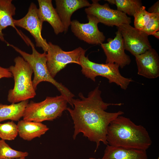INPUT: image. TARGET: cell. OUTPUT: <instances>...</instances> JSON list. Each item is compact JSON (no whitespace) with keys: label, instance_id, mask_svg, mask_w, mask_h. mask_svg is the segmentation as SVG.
I'll return each instance as SVG.
<instances>
[{"label":"cell","instance_id":"6da1fadb","mask_svg":"<svg viewBox=\"0 0 159 159\" xmlns=\"http://www.w3.org/2000/svg\"><path fill=\"white\" fill-rule=\"evenodd\" d=\"M101 91L99 86L89 92L87 97L81 93L80 98L72 99L73 109L67 107L73 122L74 131L73 137L75 139L77 135L82 133L83 136L96 144V152L101 142L107 145L106 136L108 127L110 122L124 112L119 111L110 112L105 110L110 105L119 106L123 104L107 103L103 101L101 97Z\"/></svg>","mask_w":159,"mask_h":159},{"label":"cell","instance_id":"7a4b0ae2","mask_svg":"<svg viewBox=\"0 0 159 159\" xmlns=\"http://www.w3.org/2000/svg\"><path fill=\"white\" fill-rule=\"evenodd\" d=\"M109 145L126 149L146 150L152 141L146 129L130 119L120 115L112 120L107 129Z\"/></svg>","mask_w":159,"mask_h":159},{"label":"cell","instance_id":"3957f363","mask_svg":"<svg viewBox=\"0 0 159 159\" xmlns=\"http://www.w3.org/2000/svg\"><path fill=\"white\" fill-rule=\"evenodd\" d=\"M21 33L24 38V40L32 48V54H28L8 42L7 44L19 53L31 67L34 74L32 83L34 89L35 90L37 89L38 85L41 82H49L54 85L61 94L67 98L68 103L71 105L72 100L74 95L67 88L62 84L57 82L51 75L47 66V53L44 52L41 53L38 52L30 39Z\"/></svg>","mask_w":159,"mask_h":159},{"label":"cell","instance_id":"277c9868","mask_svg":"<svg viewBox=\"0 0 159 159\" xmlns=\"http://www.w3.org/2000/svg\"><path fill=\"white\" fill-rule=\"evenodd\" d=\"M14 65L9 68L14 80L13 88L8 93L7 100L16 103L32 98L36 95L32 77L33 73L30 65L22 57L18 56L14 59Z\"/></svg>","mask_w":159,"mask_h":159},{"label":"cell","instance_id":"5b68a950","mask_svg":"<svg viewBox=\"0 0 159 159\" xmlns=\"http://www.w3.org/2000/svg\"><path fill=\"white\" fill-rule=\"evenodd\" d=\"M68 103L67 98L61 94L54 97H47L40 102L31 101L25 109L23 120L41 122L53 120L61 116L63 111L67 110Z\"/></svg>","mask_w":159,"mask_h":159},{"label":"cell","instance_id":"8992f818","mask_svg":"<svg viewBox=\"0 0 159 159\" xmlns=\"http://www.w3.org/2000/svg\"><path fill=\"white\" fill-rule=\"evenodd\" d=\"M83 53L80 59V65L82 73L87 77L94 82L95 78L101 76L107 79L109 83H114L123 90H126L133 80L131 78L125 77L120 73L119 66L115 64H99L90 60Z\"/></svg>","mask_w":159,"mask_h":159},{"label":"cell","instance_id":"52a82bcc","mask_svg":"<svg viewBox=\"0 0 159 159\" xmlns=\"http://www.w3.org/2000/svg\"><path fill=\"white\" fill-rule=\"evenodd\" d=\"M47 53V66L53 78L57 74L70 63L80 65V59L86 50L80 47L71 51H65L58 46L49 42Z\"/></svg>","mask_w":159,"mask_h":159},{"label":"cell","instance_id":"ba28073f","mask_svg":"<svg viewBox=\"0 0 159 159\" xmlns=\"http://www.w3.org/2000/svg\"><path fill=\"white\" fill-rule=\"evenodd\" d=\"M117 27L123 39L125 49L135 57L152 48L148 36L142 30L129 24H122Z\"/></svg>","mask_w":159,"mask_h":159},{"label":"cell","instance_id":"9c48e42d","mask_svg":"<svg viewBox=\"0 0 159 159\" xmlns=\"http://www.w3.org/2000/svg\"><path fill=\"white\" fill-rule=\"evenodd\" d=\"M91 5L85 10L87 15H91L96 17L100 23L105 25L118 27L124 24H130L131 18L125 13L117 10L111 8L109 4H100L98 0H92Z\"/></svg>","mask_w":159,"mask_h":159},{"label":"cell","instance_id":"30bf717a","mask_svg":"<svg viewBox=\"0 0 159 159\" xmlns=\"http://www.w3.org/2000/svg\"><path fill=\"white\" fill-rule=\"evenodd\" d=\"M13 22L15 26L28 31L34 38L36 46L42 48L44 52H47L48 44L41 33L43 22L39 17L38 8L34 3H31L27 13L24 17L18 20L14 19Z\"/></svg>","mask_w":159,"mask_h":159},{"label":"cell","instance_id":"8fae6325","mask_svg":"<svg viewBox=\"0 0 159 159\" xmlns=\"http://www.w3.org/2000/svg\"><path fill=\"white\" fill-rule=\"evenodd\" d=\"M87 17L88 22L85 24L81 23L76 20L71 21V31L79 39L89 44H100L105 40V37L98 28L100 22L93 15H87Z\"/></svg>","mask_w":159,"mask_h":159},{"label":"cell","instance_id":"7c38bea8","mask_svg":"<svg viewBox=\"0 0 159 159\" xmlns=\"http://www.w3.org/2000/svg\"><path fill=\"white\" fill-rule=\"evenodd\" d=\"M114 39L108 38L107 42L102 43L100 46L106 57V63L115 64L123 68L131 62L130 56L125 52L123 39L118 30Z\"/></svg>","mask_w":159,"mask_h":159},{"label":"cell","instance_id":"4fadbf2b","mask_svg":"<svg viewBox=\"0 0 159 159\" xmlns=\"http://www.w3.org/2000/svg\"><path fill=\"white\" fill-rule=\"evenodd\" d=\"M135 57L138 75L150 79L159 76V57L154 49L152 48Z\"/></svg>","mask_w":159,"mask_h":159},{"label":"cell","instance_id":"5bb4252c","mask_svg":"<svg viewBox=\"0 0 159 159\" xmlns=\"http://www.w3.org/2000/svg\"><path fill=\"white\" fill-rule=\"evenodd\" d=\"M55 2L56 9L64 26L65 34L70 25L73 13L79 9L91 5L86 0H56Z\"/></svg>","mask_w":159,"mask_h":159},{"label":"cell","instance_id":"9a60e30c","mask_svg":"<svg viewBox=\"0 0 159 159\" xmlns=\"http://www.w3.org/2000/svg\"><path fill=\"white\" fill-rule=\"evenodd\" d=\"M38 13L41 21L49 23L56 35L64 32V26L51 0H38Z\"/></svg>","mask_w":159,"mask_h":159},{"label":"cell","instance_id":"2e32d148","mask_svg":"<svg viewBox=\"0 0 159 159\" xmlns=\"http://www.w3.org/2000/svg\"><path fill=\"white\" fill-rule=\"evenodd\" d=\"M146 150L107 145L101 159H148Z\"/></svg>","mask_w":159,"mask_h":159},{"label":"cell","instance_id":"e0dca14e","mask_svg":"<svg viewBox=\"0 0 159 159\" xmlns=\"http://www.w3.org/2000/svg\"><path fill=\"white\" fill-rule=\"evenodd\" d=\"M17 126L19 137L28 141L40 137L49 130L46 125L42 122L24 120L19 121Z\"/></svg>","mask_w":159,"mask_h":159},{"label":"cell","instance_id":"ac0fdd59","mask_svg":"<svg viewBox=\"0 0 159 159\" xmlns=\"http://www.w3.org/2000/svg\"><path fill=\"white\" fill-rule=\"evenodd\" d=\"M16 10L12 0H0V40L6 43L7 42L4 39L2 30L8 26L15 28L22 37L21 32L16 28L13 22V16L15 14Z\"/></svg>","mask_w":159,"mask_h":159},{"label":"cell","instance_id":"d6986e66","mask_svg":"<svg viewBox=\"0 0 159 159\" xmlns=\"http://www.w3.org/2000/svg\"><path fill=\"white\" fill-rule=\"evenodd\" d=\"M29 100L10 105L0 103V122L6 120L19 121L23 117Z\"/></svg>","mask_w":159,"mask_h":159},{"label":"cell","instance_id":"ffe728a7","mask_svg":"<svg viewBox=\"0 0 159 159\" xmlns=\"http://www.w3.org/2000/svg\"><path fill=\"white\" fill-rule=\"evenodd\" d=\"M109 3L115 4L117 10L126 14L133 16L143 6L140 0H106Z\"/></svg>","mask_w":159,"mask_h":159},{"label":"cell","instance_id":"44dd1931","mask_svg":"<svg viewBox=\"0 0 159 159\" xmlns=\"http://www.w3.org/2000/svg\"><path fill=\"white\" fill-rule=\"evenodd\" d=\"M27 152H22L11 148L5 141L0 139V159H14L28 156Z\"/></svg>","mask_w":159,"mask_h":159},{"label":"cell","instance_id":"7402d4cb","mask_svg":"<svg viewBox=\"0 0 159 159\" xmlns=\"http://www.w3.org/2000/svg\"><path fill=\"white\" fill-rule=\"evenodd\" d=\"M18 134L17 125L13 121L0 123V138L4 140H14Z\"/></svg>","mask_w":159,"mask_h":159},{"label":"cell","instance_id":"603a6c76","mask_svg":"<svg viewBox=\"0 0 159 159\" xmlns=\"http://www.w3.org/2000/svg\"><path fill=\"white\" fill-rule=\"evenodd\" d=\"M150 14L146 10L145 7L142 6L133 16L134 27L141 30L143 29L149 21Z\"/></svg>","mask_w":159,"mask_h":159},{"label":"cell","instance_id":"cb8c5ba5","mask_svg":"<svg viewBox=\"0 0 159 159\" xmlns=\"http://www.w3.org/2000/svg\"><path fill=\"white\" fill-rule=\"evenodd\" d=\"M159 30V14L151 13L147 25L141 30L149 36Z\"/></svg>","mask_w":159,"mask_h":159},{"label":"cell","instance_id":"d4e9b609","mask_svg":"<svg viewBox=\"0 0 159 159\" xmlns=\"http://www.w3.org/2000/svg\"><path fill=\"white\" fill-rule=\"evenodd\" d=\"M12 75L8 68H4L0 66V79L2 78H11Z\"/></svg>","mask_w":159,"mask_h":159},{"label":"cell","instance_id":"484cf974","mask_svg":"<svg viewBox=\"0 0 159 159\" xmlns=\"http://www.w3.org/2000/svg\"><path fill=\"white\" fill-rule=\"evenodd\" d=\"M147 11L150 14H159V1H157L150 7Z\"/></svg>","mask_w":159,"mask_h":159},{"label":"cell","instance_id":"4316f807","mask_svg":"<svg viewBox=\"0 0 159 159\" xmlns=\"http://www.w3.org/2000/svg\"><path fill=\"white\" fill-rule=\"evenodd\" d=\"M152 35L153 36L158 39H159V31H158L154 33Z\"/></svg>","mask_w":159,"mask_h":159},{"label":"cell","instance_id":"83f0119b","mask_svg":"<svg viewBox=\"0 0 159 159\" xmlns=\"http://www.w3.org/2000/svg\"><path fill=\"white\" fill-rule=\"evenodd\" d=\"M25 157H21V158H15V159H25Z\"/></svg>","mask_w":159,"mask_h":159},{"label":"cell","instance_id":"f1b7e54d","mask_svg":"<svg viewBox=\"0 0 159 159\" xmlns=\"http://www.w3.org/2000/svg\"><path fill=\"white\" fill-rule=\"evenodd\" d=\"M89 159H100V158L97 159V158H90Z\"/></svg>","mask_w":159,"mask_h":159},{"label":"cell","instance_id":"f546056e","mask_svg":"<svg viewBox=\"0 0 159 159\" xmlns=\"http://www.w3.org/2000/svg\"><path fill=\"white\" fill-rule=\"evenodd\" d=\"M157 159H159V157H158V158H157Z\"/></svg>","mask_w":159,"mask_h":159}]
</instances>
